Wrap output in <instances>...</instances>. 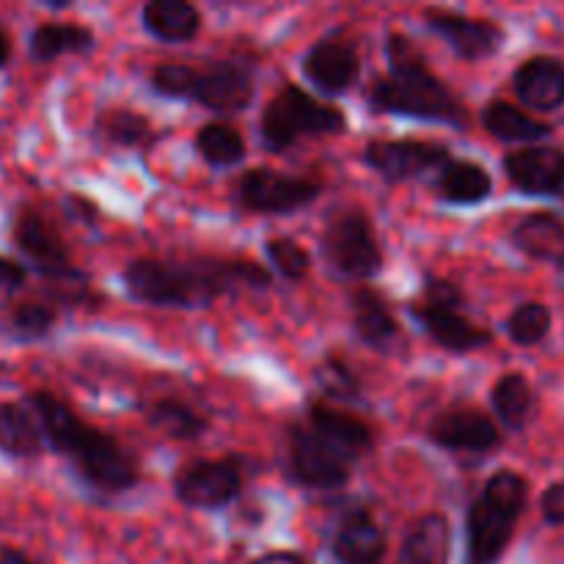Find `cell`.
<instances>
[{
  "instance_id": "obj_2",
  "label": "cell",
  "mask_w": 564,
  "mask_h": 564,
  "mask_svg": "<svg viewBox=\"0 0 564 564\" xmlns=\"http://www.w3.org/2000/svg\"><path fill=\"white\" fill-rule=\"evenodd\" d=\"M25 405L42 424L47 446L55 455L72 460L88 488L105 496L127 494L141 479L135 455L119 444L110 433L83 422L69 402L47 389H36L25 397Z\"/></svg>"
},
{
  "instance_id": "obj_12",
  "label": "cell",
  "mask_w": 564,
  "mask_h": 564,
  "mask_svg": "<svg viewBox=\"0 0 564 564\" xmlns=\"http://www.w3.org/2000/svg\"><path fill=\"white\" fill-rule=\"evenodd\" d=\"M235 196L246 213L286 215L317 202L323 196V182L275 169H251L240 176Z\"/></svg>"
},
{
  "instance_id": "obj_27",
  "label": "cell",
  "mask_w": 564,
  "mask_h": 564,
  "mask_svg": "<svg viewBox=\"0 0 564 564\" xmlns=\"http://www.w3.org/2000/svg\"><path fill=\"white\" fill-rule=\"evenodd\" d=\"M452 545V527L444 512H424L408 529L400 549L402 564H446Z\"/></svg>"
},
{
  "instance_id": "obj_31",
  "label": "cell",
  "mask_w": 564,
  "mask_h": 564,
  "mask_svg": "<svg viewBox=\"0 0 564 564\" xmlns=\"http://www.w3.org/2000/svg\"><path fill=\"white\" fill-rule=\"evenodd\" d=\"M490 405L507 430H523L534 408V391L527 375L507 372L490 389Z\"/></svg>"
},
{
  "instance_id": "obj_43",
  "label": "cell",
  "mask_w": 564,
  "mask_h": 564,
  "mask_svg": "<svg viewBox=\"0 0 564 564\" xmlns=\"http://www.w3.org/2000/svg\"><path fill=\"white\" fill-rule=\"evenodd\" d=\"M556 198H562V202H564V176H562V182H560V191H556Z\"/></svg>"
},
{
  "instance_id": "obj_10",
  "label": "cell",
  "mask_w": 564,
  "mask_h": 564,
  "mask_svg": "<svg viewBox=\"0 0 564 564\" xmlns=\"http://www.w3.org/2000/svg\"><path fill=\"white\" fill-rule=\"evenodd\" d=\"M11 242L44 279L64 284V290H86V286H72L83 284L86 275L72 262L69 246L61 237L58 226L47 215L39 213L36 207L17 209L14 218H11Z\"/></svg>"
},
{
  "instance_id": "obj_13",
  "label": "cell",
  "mask_w": 564,
  "mask_h": 564,
  "mask_svg": "<svg viewBox=\"0 0 564 564\" xmlns=\"http://www.w3.org/2000/svg\"><path fill=\"white\" fill-rule=\"evenodd\" d=\"M452 160L449 147L416 138H378L364 147V163L378 171L386 182H408L435 171Z\"/></svg>"
},
{
  "instance_id": "obj_37",
  "label": "cell",
  "mask_w": 564,
  "mask_h": 564,
  "mask_svg": "<svg viewBox=\"0 0 564 564\" xmlns=\"http://www.w3.org/2000/svg\"><path fill=\"white\" fill-rule=\"evenodd\" d=\"M540 516L549 527H564V479H556L540 496Z\"/></svg>"
},
{
  "instance_id": "obj_24",
  "label": "cell",
  "mask_w": 564,
  "mask_h": 564,
  "mask_svg": "<svg viewBox=\"0 0 564 564\" xmlns=\"http://www.w3.org/2000/svg\"><path fill=\"white\" fill-rule=\"evenodd\" d=\"M47 438L25 402H0V455L11 460L42 457Z\"/></svg>"
},
{
  "instance_id": "obj_15",
  "label": "cell",
  "mask_w": 564,
  "mask_h": 564,
  "mask_svg": "<svg viewBox=\"0 0 564 564\" xmlns=\"http://www.w3.org/2000/svg\"><path fill=\"white\" fill-rule=\"evenodd\" d=\"M424 25L444 39L455 55L463 61H485L501 50L507 42V31L499 22L488 20V17H471L460 14V11L446 9H427L424 11Z\"/></svg>"
},
{
  "instance_id": "obj_14",
  "label": "cell",
  "mask_w": 564,
  "mask_h": 564,
  "mask_svg": "<svg viewBox=\"0 0 564 564\" xmlns=\"http://www.w3.org/2000/svg\"><path fill=\"white\" fill-rule=\"evenodd\" d=\"M427 438L438 449L457 452V455H488L501 446V430L479 408L452 405L433 416V422L427 424Z\"/></svg>"
},
{
  "instance_id": "obj_38",
  "label": "cell",
  "mask_w": 564,
  "mask_h": 564,
  "mask_svg": "<svg viewBox=\"0 0 564 564\" xmlns=\"http://www.w3.org/2000/svg\"><path fill=\"white\" fill-rule=\"evenodd\" d=\"M25 279H28L25 264L14 262V259L0 253V286H6V290H17V286L25 284Z\"/></svg>"
},
{
  "instance_id": "obj_42",
  "label": "cell",
  "mask_w": 564,
  "mask_h": 564,
  "mask_svg": "<svg viewBox=\"0 0 564 564\" xmlns=\"http://www.w3.org/2000/svg\"><path fill=\"white\" fill-rule=\"evenodd\" d=\"M0 564H36V562L20 549H0Z\"/></svg>"
},
{
  "instance_id": "obj_25",
  "label": "cell",
  "mask_w": 564,
  "mask_h": 564,
  "mask_svg": "<svg viewBox=\"0 0 564 564\" xmlns=\"http://www.w3.org/2000/svg\"><path fill=\"white\" fill-rule=\"evenodd\" d=\"M435 193L441 202L455 204V207H474L490 198L494 193V176L485 165L474 160H455L452 158L444 169L435 174Z\"/></svg>"
},
{
  "instance_id": "obj_7",
  "label": "cell",
  "mask_w": 564,
  "mask_h": 564,
  "mask_svg": "<svg viewBox=\"0 0 564 564\" xmlns=\"http://www.w3.org/2000/svg\"><path fill=\"white\" fill-rule=\"evenodd\" d=\"M466 295L460 286L441 275H427L422 286V297L408 306V314L424 328V334L444 347L446 352L466 356L490 345V330L474 323L466 312Z\"/></svg>"
},
{
  "instance_id": "obj_18",
  "label": "cell",
  "mask_w": 564,
  "mask_h": 564,
  "mask_svg": "<svg viewBox=\"0 0 564 564\" xmlns=\"http://www.w3.org/2000/svg\"><path fill=\"white\" fill-rule=\"evenodd\" d=\"M505 174L527 196H556L564 176V152L556 147H523L505 154Z\"/></svg>"
},
{
  "instance_id": "obj_41",
  "label": "cell",
  "mask_w": 564,
  "mask_h": 564,
  "mask_svg": "<svg viewBox=\"0 0 564 564\" xmlns=\"http://www.w3.org/2000/svg\"><path fill=\"white\" fill-rule=\"evenodd\" d=\"M11 53H14V44H11V33L6 31V25L0 22V69L11 61Z\"/></svg>"
},
{
  "instance_id": "obj_11",
  "label": "cell",
  "mask_w": 564,
  "mask_h": 564,
  "mask_svg": "<svg viewBox=\"0 0 564 564\" xmlns=\"http://www.w3.org/2000/svg\"><path fill=\"white\" fill-rule=\"evenodd\" d=\"M242 460L237 455L198 457L174 477V494L191 510H224L242 494Z\"/></svg>"
},
{
  "instance_id": "obj_29",
  "label": "cell",
  "mask_w": 564,
  "mask_h": 564,
  "mask_svg": "<svg viewBox=\"0 0 564 564\" xmlns=\"http://www.w3.org/2000/svg\"><path fill=\"white\" fill-rule=\"evenodd\" d=\"M147 424L171 441H196L209 430V419L176 397L154 400L147 408Z\"/></svg>"
},
{
  "instance_id": "obj_35",
  "label": "cell",
  "mask_w": 564,
  "mask_h": 564,
  "mask_svg": "<svg viewBox=\"0 0 564 564\" xmlns=\"http://www.w3.org/2000/svg\"><path fill=\"white\" fill-rule=\"evenodd\" d=\"M314 383L323 391L325 400L356 402L361 400V380L347 361L336 356H325V361L314 369Z\"/></svg>"
},
{
  "instance_id": "obj_30",
  "label": "cell",
  "mask_w": 564,
  "mask_h": 564,
  "mask_svg": "<svg viewBox=\"0 0 564 564\" xmlns=\"http://www.w3.org/2000/svg\"><path fill=\"white\" fill-rule=\"evenodd\" d=\"M58 323V306L39 297L14 301L3 308V328L17 341L47 339Z\"/></svg>"
},
{
  "instance_id": "obj_32",
  "label": "cell",
  "mask_w": 564,
  "mask_h": 564,
  "mask_svg": "<svg viewBox=\"0 0 564 564\" xmlns=\"http://www.w3.org/2000/svg\"><path fill=\"white\" fill-rule=\"evenodd\" d=\"M196 152L213 169H235L246 160V138L229 121H209L196 132Z\"/></svg>"
},
{
  "instance_id": "obj_28",
  "label": "cell",
  "mask_w": 564,
  "mask_h": 564,
  "mask_svg": "<svg viewBox=\"0 0 564 564\" xmlns=\"http://www.w3.org/2000/svg\"><path fill=\"white\" fill-rule=\"evenodd\" d=\"M94 47V31L80 22H39L28 39V53L36 64H50L61 55H83Z\"/></svg>"
},
{
  "instance_id": "obj_21",
  "label": "cell",
  "mask_w": 564,
  "mask_h": 564,
  "mask_svg": "<svg viewBox=\"0 0 564 564\" xmlns=\"http://www.w3.org/2000/svg\"><path fill=\"white\" fill-rule=\"evenodd\" d=\"M512 248L534 262L564 264V218L549 209L529 213L510 229Z\"/></svg>"
},
{
  "instance_id": "obj_40",
  "label": "cell",
  "mask_w": 564,
  "mask_h": 564,
  "mask_svg": "<svg viewBox=\"0 0 564 564\" xmlns=\"http://www.w3.org/2000/svg\"><path fill=\"white\" fill-rule=\"evenodd\" d=\"M251 564H308L301 554H292V551H270V554L259 556Z\"/></svg>"
},
{
  "instance_id": "obj_34",
  "label": "cell",
  "mask_w": 564,
  "mask_h": 564,
  "mask_svg": "<svg viewBox=\"0 0 564 564\" xmlns=\"http://www.w3.org/2000/svg\"><path fill=\"white\" fill-rule=\"evenodd\" d=\"M551 325H554V314L545 303L529 301L521 303L510 312V317L505 319V330L518 347H538L540 341L549 339Z\"/></svg>"
},
{
  "instance_id": "obj_20",
  "label": "cell",
  "mask_w": 564,
  "mask_h": 564,
  "mask_svg": "<svg viewBox=\"0 0 564 564\" xmlns=\"http://www.w3.org/2000/svg\"><path fill=\"white\" fill-rule=\"evenodd\" d=\"M350 314L352 330L367 347L389 350L397 336H400V323L391 312V303L375 286L361 284L350 292Z\"/></svg>"
},
{
  "instance_id": "obj_4",
  "label": "cell",
  "mask_w": 564,
  "mask_h": 564,
  "mask_svg": "<svg viewBox=\"0 0 564 564\" xmlns=\"http://www.w3.org/2000/svg\"><path fill=\"white\" fill-rule=\"evenodd\" d=\"M152 91L169 99L198 102L220 116H235L251 108L257 97V66L242 55L209 61V64H160L154 66Z\"/></svg>"
},
{
  "instance_id": "obj_26",
  "label": "cell",
  "mask_w": 564,
  "mask_h": 564,
  "mask_svg": "<svg viewBox=\"0 0 564 564\" xmlns=\"http://www.w3.org/2000/svg\"><path fill=\"white\" fill-rule=\"evenodd\" d=\"M141 20L149 36L169 44L191 42L202 31V11L187 0H149Z\"/></svg>"
},
{
  "instance_id": "obj_23",
  "label": "cell",
  "mask_w": 564,
  "mask_h": 564,
  "mask_svg": "<svg viewBox=\"0 0 564 564\" xmlns=\"http://www.w3.org/2000/svg\"><path fill=\"white\" fill-rule=\"evenodd\" d=\"M482 127L505 143H527V147H538L540 141L554 135V124L538 119L529 110L518 108V105L507 102V99H490L482 108Z\"/></svg>"
},
{
  "instance_id": "obj_5",
  "label": "cell",
  "mask_w": 564,
  "mask_h": 564,
  "mask_svg": "<svg viewBox=\"0 0 564 564\" xmlns=\"http://www.w3.org/2000/svg\"><path fill=\"white\" fill-rule=\"evenodd\" d=\"M529 501V482L518 471L490 474L466 516V564H496L505 556Z\"/></svg>"
},
{
  "instance_id": "obj_8",
  "label": "cell",
  "mask_w": 564,
  "mask_h": 564,
  "mask_svg": "<svg viewBox=\"0 0 564 564\" xmlns=\"http://www.w3.org/2000/svg\"><path fill=\"white\" fill-rule=\"evenodd\" d=\"M319 251L330 273L356 284H367L380 275L386 262L372 218L358 207L341 209L325 224Z\"/></svg>"
},
{
  "instance_id": "obj_17",
  "label": "cell",
  "mask_w": 564,
  "mask_h": 564,
  "mask_svg": "<svg viewBox=\"0 0 564 564\" xmlns=\"http://www.w3.org/2000/svg\"><path fill=\"white\" fill-rule=\"evenodd\" d=\"M330 556L339 564H383L389 538L367 507H347L328 538Z\"/></svg>"
},
{
  "instance_id": "obj_39",
  "label": "cell",
  "mask_w": 564,
  "mask_h": 564,
  "mask_svg": "<svg viewBox=\"0 0 564 564\" xmlns=\"http://www.w3.org/2000/svg\"><path fill=\"white\" fill-rule=\"evenodd\" d=\"M66 209H69L72 215H77V218L83 220V224H94V220H97V215H99V209H97V204L91 202V198H86V196H66Z\"/></svg>"
},
{
  "instance_id": "obj_19",
  "label": "cell",
  "mask_w": 564,
  "mask_h": 564,
  "mask_svg": "<svg viewBox=\"0 0 564 564\" xmlns=\"http://www.w3.org/2000/svg\"><path fill=\"white\" fill-rule=\"evenodd\" d=\"M512 88L523 108L551 113L564 105V61L554 55H532L518 64Z\"/></svg>"
},
{
  "instance_id": "obj_6",
  "label": "cell",
  "mask_w": 564,
  "mask_h": 564,
  "mask_svg": "<svg viewBox=\"0 0 564 564\" xmlns=\"http://www.w3.org/2000/svg\"><path fill=\"white\" fill-rule=\"evenodd\" d=\"M345 127L347 116L336 105L323 102L295 83H286L264 105L262 119H259V138L270 152H284L303 138L339 135Z\"/></svg>"
},
{
  "instance_id": "obj_33",
  "label": "cell",
  "mask_w": 564,
  "mask_h": 564,
  "mask_svg": "<svg viewBox=\"0 0 564 564\" xmlns=\"http://www.w3.org/2000/svg\"><path fill=\"white\" fill-rule=\"evenodd\" d=\"M97 135L110 147H141L152 138V121L132 108H105L94 124Z\"/></svg>"
},
{
  "instance_id": "obj_1",
  "label": "cell",
  "mask_w": 564,
  "mask_h": 564,
  "mask_svg": "<svg viewBox=\"0 0 564 564\" xmlns=\"http://www.w3.org/2000/svg\"><path fill=\"white\" fill-rule=\"evenodd\" d=\"M121 281L132 301L154 308H207L246 286L268 290L273 284L262 264L229 257H138L121 270Z\"/></svg>"
},
{
  "instance_id": "obj_22",
  "label": "cell",
  "mask_w": 564,
  "mask_h": 564,
  "mask_svg": "<svg viewBox=\"0 0 564 564\" xmlns=\"http://www.w3.org/2000/svg\"><path fill=\"white\" fill-rule=\"evenodd\" d=\"M303 419H306L314 430H319L325 438H330L334 444H339L341 449L350 452L356 460H361L364 455L372 452L375 446L372 427H369L364 419L352 416V413L341 411V408L330 405V402H319V400L308 402L306 416Z\"/></svg>"
},
{
  "instance_id": "obj_9",
  "label": "cell",
  "mask_w": 564,
  "mask_h": 564,
  "mask_svg": "<svg viewBox=\"0 0 564 564\" xmlns=\"http://www.w3.org/2000/svg\"><path fill=\"white\" fill-rule=\"evenodd\" d=\"M356 457L341 449L306 419L286 430V477L308 490H336L352 477Z\"/></svg>"
},
{
  "instance_id": "obj_36",
  "label": "cell",
  "mask_w": 564,
  "mask_h": 564,
  "mask_svg": "<svg viewBox=\"0 0 564 564\" xmlns=\"http://www.w3.org/2000/svg\"><path fill=\"white\" fill-rule=\"evenodd\" d=\"M264 257L268 262L284 275L286 281H303L312 270V257H308L306 248L301 246L292 237H270L264 242Z\"/></svg>"
},
{
  "instance_id": "obj_16",
  "label": "cell",
  "mask_w": 564,
  "mask_h": 564,
  "mask_svg": "<svg viewBox=\"0 0 564 564\" xmlns=\"http://www.w3.org/2000/svg\"><path fill=\"white\" fill-rule=\"evenodd\" d=\"M303 77L325 97H341L361 77V53L356 42L341 36H325L303 55Z\"/></svg>"
},
{
  "instance_id": "obj_3",
  "label": "cell",
  "mask_w": 564,
  "mask_h": 564,
  "mask_svg": "<svg viewBox=\"0 0 564 564\" xmlns=\"http://www.w3.org/2000/svg\"><path fill=\"white\" fill-rule=\"evenodd\" d=\"M386 55H389V72L375 77L367 88V105L375 113L408 116V119L438 121L449 127L468 124L463 99L430 69L422 50L405 33H389Z\"/></svg>"
}]
</instances>
